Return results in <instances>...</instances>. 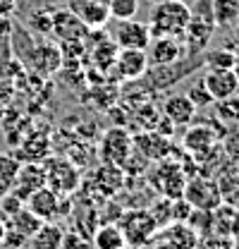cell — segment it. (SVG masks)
<instances>
[{
    "instance_id": "obj_36",
    "label": "cell",
    "mask_w": 239,
    "mask_h": 249,
    "mask_svg": "<svg viewBox=\"0 0 239 249\" xmlns=\"http://www.w3.org/2000/svg\"><path fill=\"white\" fill-rule=\"evenodd\" d=\"M232 53H235V58H237V62H239V43L235 46V48H232Z\"/></svg>"
},
{
    "instance_id": "obj_8",
    "label": "cell",
    "mask_w": 239,
    "mask_h": 249,
    "mask_svg": "<svg viewBox=\"0 0 239 249\" xmlns=\"http://www.w3.org/2000/svg\"><path fill=\"white\" fill-rule=\"evenodd\" d=\"M43 168H46V185L53 192H58L60 196L74 192L79 185V170L67 158H51Z\"/></svg>"
},
{
    "instance_id": "obj_1",
    "label": "cell",
    "mask_w": 239,
    "mask_h": 249,
    "mask_svg": "<svg viewBox=\"0 0 239 249\" xmlns=\"http://www.w3.org/2000/svg\"><path fill=\"white\" fill-rule=\"evenodd\" d=\"M191 19V5L187 0H163L155 2L149 15V31L151 38L158 36H175L184 41V31Z\"/></svg>"
},
{
    "instance_id": "obj_23",
    "label": "cell",
    "mask_w": 239,
    "mask_h": 249,
    "mask_svg": "<svg viewBox=\"0 0 239 249\" xmlns=\"http://www.w3.org/2000/svg\"><path fill=\"white\" fill-rule=\"evenodd\" d=\"M215 27H232L239 22V0H210Z\"/></svg>"
},
{
    "instance_id": "obj_13",
    "label": "cell",
    "mask_w": 239,
    "mask_h": 249,
    "mask_svg": "<svg viewBox=\"0 0 239 249\" xmlns=\"http://www.w3.org/2000/svg\"><path fill=\"white\" fill-rule=\"evenodd\" d=\"M160 242L170 249H196L199 247V232L191 228V223L172 220L165 228H160Z\"/></svg>"
},
{
    "instance_id": "obj_7",
    "label": "cell",
    "mask_w": 239,
    "mask_h": 249,
    "mask_svg": "<svg viewBox=\"0 0 239 249\" xmlns=\"http://www.w3.org/2000/svg\"><path fill=\"white\" fill-rule=\"evenodd\" d=\"M153 187L168 196V199H182L184 196V187H187V178H184V170L179 163H170V160H163L160 165H155L153 170V178H149Z\"/></svg>"
},
{
    "instance_id": "obj_9",
    "label": "cell",
    "mask_w": 239,
    "mask_h": 249,
    "mask_svg": "<svg viewBox=\"0 0 239 249\" xmlns=\"http://www.w3.org/2000/svg\"><path fill=\"white\" fill-rule=\"evenodd\" d=\"M115 79L120 82H137L146 74L149 70V55L146 51H139V48H120L118 55H115Z\"/></svg>"
},
{
    "instance_id": "obj_24",
    "label": "cell",
    "mask_w": 239,
    "mask_h": 249,
    "mask_svg": "<svg viewBox=\"0 0 239 249\" xmlns=\"http://www.w3.org/2000/svg\"><path fill=\"white\" fill-rule=\"evenodd\" d=\"M213 132H210L206 124H196V127H189V132H187V137H184V144H187V149L189 151H194V154H206L210 146H213Z\"/></svg>"
},
{
    "instance_id": "obj_38",
    "label": "cell",
    "mask_w": 239,
    "mask_h": 249,
    "mask_svg": "<svg viewBox=\"0 0 239 249\" xmlns=\"http://www.w3.org/2000/svg\"><path fill=\"white\" fill-rule=\"evenodd\" d=\"M149 2H153V5H155V2H163V0H149Z\"/></svg>"
},
{
    "instance_id": "obj_34",
    "label": "cell",
    "mask_w": 239,
    "mask_h": 249,
    "mask_svg": "<svg viewBox=\"0 0 239 249\" xmlns=\"http://www.w3.org/2000/svg\"><path fill=\"white\" fill-rule=\"evenodd\" d=\"M15 10V0H0V15H10Z\"/></svg>"
},
{
    "instance_id": "obj_35",
    "label": "cell",
    "mask_w": 239,
    "mask_h": 249,
    "mask_svg": "<svg viewBox=\"0 0 239 249\" xmlns=\"http://www.w3.org/2000/svg\"><path fill=\"white\" fill-rule=\"evenodd\" d=\"M149 249H170V247H168V245H163V242H160V245H155V247H151V245H149Z\"/></svg>"
},
{
    "instance_id": "obj_17",
    "label": "cell",
    "mask_w": 239,
    "mask_h": 249,
    "mask_svg": "<svg viewBox=\"0 0 239 249\" xmlns=\"http://www.w3.org/2000/svg\"><path fill=\"white\" fill-rule=\"evenodd\" d=\"M201 79H204L208 93L213 96V101H222V98H230V96L239 93V79L235 77L232 70H220V72L206 70V74Z\"/></svg>"
},
{
    "instance_id": "obj_27",
    "label": "cell",
    "mask_w": 239,
    "mask_h": 249,
    "mask_svg": "<svg viewBox=\"0 0 239 249\" xmlns=\"http://www.w3.org/2000/svg\"><path fill=\"white\" fill-rule=\"evenodd\" d=\"M118 46L113 43V38L110 41H103L101 46H96L93 48V65L96 67H101V70H113V62H115V55H118Z\"/></svg>"
},
{
    "instance_id": "obj_32",
    "label": "cell",
    "mask_w": 239,
    "mask_h": 249,
    "mask_svg": "<svg viewBox=\"0 0 239 249\" xmlns=\"http://www.w3.org/2000/svg\"><path fill=\"white\" fill-rule=\"evenodd\" d=\"M12 84H10V79L7 77H0V106H5L7 101H10V96H12Z\"/></svg>"
},
{
    "instance_id": "obj_33",
    "label": "cell",
    "mask_w": 239,
    "mask_h": 249,
    "mask_svg": "<svg viewBox=\"0 0 239 249\" xmlns=\"http://www.w3.org/2000/svg\"><path fill=\"white\" fill-rule=\"evenodd\" d=\"M10 31H12V22H10V17H7V15H0V38H7V36H10Z\"/></svg>"
},
{
    "instance_id": "obj_21",
    "label": "cell",
    "mask_w": 239,
    "mask_h": 249,
    "mask_svg": "<svg viewBox=\"0 0 239 249\" xmlns=\"http://www.w3.org/2000/svg\"><path fill=\"white\" fill-rule=\"evenodd\" d=\"M93 245H96V249H124L127 240H124L122 228L118 223H103L93 235Z\"/></svg>"
},
{
    "instance_id": "obj_31",
    "label": "cell",
    "mask_w": 239,
    "mask_h": 249,
    "mask_svg": "<svg viewBox=\"0 0 239 249\" xmlns=\"http://www.w3.org/2000/svg\"><path fill=\"white\" fill-rule=\"evenodd\" d=\"M187 96L191 98V103L201 110V108H206V106H210V103H215L213 101V96L208 93V89H206V84H204V79H199L196 84H191L189 87V91H187Z\"/></svg>"
},
{
    "instance_id": "obj_11",
    "label": "cell",
    "mask_w": 239,
    "mask_h": 249,
    "mask_svg": "<svg viewBox=\"0 0 239 249\" xmlns=\"http://www.w3.org/2000/svg\"><path fill=\"white\" fill-rule=\"evenodd\" d=\"M67 7L89 27L98 29L110 22V0H69Z\"/></svg>"
},
{
    "instance_id": "obj_4",
    "label": "cell",
    "mask_w": 239,
    "mask_h": 249,
    "mask_svg": "<svg viewBox=\"0 0 239 249\" xmlns=\"http://www.w3.org/2000/svg\"><path fill=\"white\" fill-rule=\"evenodd\" d=\"M132 151H134V139H132V134L124 127L108 129L103 134V139H101V160L103 163L122 168L124 160L132 156Z\"/></svg>"
},
{
    "instance_id": "obj_12",
    "label": "cell",
    "mask_w": 239,
    "mask_h": 249,
    "mask_svg": "<svg viewBox=\"0 0 239 249\" xmlns=\"http://www.w3.org/2000/svg\"><path fill=\"white\" fill-rule=\"evenodd\" d=\"M46 187V168L38 165L36 160L34 163H19V170H17V178H15V185H12V194H17L22 201H27L36 189Z\"/></svg>"
},
{
    "instance_id": "obj_25",
    "label": "cell",
    "mask_w": 239,
    "mask_h": 249,
    "mask_svg": "<svg viewBox=\"0 0 239 249\" xmlns=\"http://www.w3.org/2000/svg\"><path fill=\"white\" fill-rule=\"evenodd\" d=\"M17 170H19V160L15 156L0 154V199L12 189L15 178H17Z\"/></svg>"
},
{
    "instance_id": "obj_15",
    "label": "cell",
    "mask_w": 239,
    "mask_h": 249,
    "mask_svg": "<svg viewBox=\"0 0 239 249\" xmlns=\"http://www.w3.org/2000/svg\"><path fill=\"white\" fill-rule=\"evenodd\" d=\"M53 34L60 41H84L91 29L72 12V10H55L53 17Z\"/></svg>"
},
{
    "instance_id": "obj_29",
    "label": "cell",
    "mask_w": 239,
    "mask_h": 249,
    "mask_svg": "<svg viewBox=\"0 0 239 249\" xmlns=\"http://www.w3.org/2000/svg\"><path fill=\"white\" fill-rule=\"evenodd\" d=\"M139 0H110V19H134Z\"/></svg>"
},
{
    "instance_id": "obj_6",
    "label": "cell",
    "mask_w": 239,
    "mask_h": 249,
    "mask_svg": "<svg viewBox=\"0 0 239 249\" xmlns=\"http://www.w3.org/2000/svg\"><path fill=\"white\" fill-rule=\"evenodd\" d=\"M110 38L118 48L146 51L151 43V31L149 24L139 19H115V27L110 29Z\"/></svg>"
},
{
    "instance_id": "obj_2",
    "label": "cell",
    "mask_w": 239,
    "mask_h": 249,
    "mask_svg": "<svg viewBox=\"0 0 239 249\" xmlns=\"http://www.w3.org/2000/svg\"><path fill=\"white\" fill-rule=\"evenodd\" d=\"M213 31H215V19H213L210 0H196L191 5V19H189L187 31H184L187 55H201L208 46Z\"/></svg>"
},
{
    "instance_id": "obj_5",
    "label": "cell",
    "mask_w": 239,
    "mask_h": 249,
    "mask_svg": "<svg viewBox=\"0 0 239 249\" xmlns=\"http://www.w3.org/2000/svg\"><path fill=\"white\" fill-rule=\"evenodd\" d=\"M184 199L196 211H213L222 204V189L215 180L208 178H194L184 187Z\"/></svg>"
},
{
    "instance_id": "obj_22",
    "label": "cell",
    "mask_w": 239,
    "mask_h": 249,
    "mask_svg": "<svg viewBox=\"0 0 239 249\" xmlns=\"http://www.w3.org/2000/svg\"><path fill=\"white\" fill-rule=\"evenodd\" d=\"M41 223H43V220H38L27 206H22L15 216L7 218V225H5V228H10V230H15L17 235H22V237L31 240V235L41 228Z\"/></svg>"
},
{
    "instance_id": "obj_16",
    "label": "cell",
    "mask_w": 239,
    "mask_h": 249,
    "mask_svg": "<svg viewBox=\"0 0 239 249\" xmlns=\"http://www.w3.org/2000/svg\"><path fill=\"white\" fill-rule=\"evenodd\" d=\"M196 113H199V108L191 103V98H189L187 93H172V96H168L165 103H163V118H165L168 123H172L175 127L189 124L196 118Z\"/></svg>"
},
{
    "instance_id": "obj_28",
    "label": "cell",
    "mask_w": 239,
    "mask_h": 249,
    "mask_svg": "<svg viewBox=\"0 0 239 249\" xmlns=\"http://www.w3.org/2000/svg\"><path fill=\"white\" fill-rule=\"evenodd\" d=\"M53 17H55V10L53 7H41L36 12H31L29 24L36 34H53Z\"/></svg>"
},
{
    "instance_id": "obj_3",
    "label": "cell",
    "mask_w": 239,
    "mask_h": 249,
    "mask_svg": "<svg viewBox=\"0 0 239 249\" xmlns=\"http://www.w3.org/2000/svg\"><path fill=\"white\" fill-rule=\"evenodd\" d=\"M122 228V235L127 240V247H149L151 240L155 237L158 232V225L155 220L151 218L149 211H129L120 218L118 223Z\"/></svg>"
},
{
    "instance_id": "obj_10",
    "label": "cell",
    "mask_w": 239,
    "mask_h": 249,
    "mask_svg": "<svg viewBox=\"0 0 239 249\" xmlns=\"http://www.w3.org/2000/svg\"><path fill=\"white\" fill-rule=\"evenodd\" d=\"M146 55H149L151 67H160V65H170V62H177L182 58H187V48H184L182 38L158 36V38H151Z\"/></svg>"
},
{
    "instance_id": "obj_18",
    "label": "cell",
    "mask_w": 239,
    "mask_h": 249,
    "mask_svg": "<svg viewBox=\"0 0 239 249\" xmlns=\"http://www.w3.org/2000/svg\"><path fill=\"white\" fill-rule=\"evenodd\" d=\"M132 139H134V149L141 156H146L149 160L165 158L170 154V137H165V134H160L155 129L153 132H141V134H137Z\"/></svg>"
},
{
    "instance_id": "obj_19",
    "label": "cell",
    "mask_w": 239,
    "mask_h": 249,
    "mask_svg": "<svg viewBox=\"0 0 239 249\" xmlns=\"http://www.w3.org/2000/svg\"><path fill=\"white\" fill-rule=\"evenodd\" d=\"M62 240H65L62 228L55 225L53 220H46V223H41V228L31 235L29 245H31V249H62Z\"/></svg>"
},
{
    "instance_id": "obj_30",
    "label": "cell",
    "mask_w": 239,
    "mask_h": 249,
    "mask_svg": "<svg viewBox=\"0 0 239 249\" xmlns=\"http://www.w3.org/2000/svg\"><path fill=\"white\" fill-rule=\"evenodd\" d=\"M215 108H218V115L227 123H239V96H230V98H222V101H215Z\"/></svg>"
},
{
    "instance_id": "obj_14",
    "label": "cell",
    "mask_w": 239,
    "mask_h": 249,
    "mask_svg": "<svg viewBox=\"0 0 239 249\" xmlns=\"http://www.w3.org/2000/svg\"><path fill=\"white\" fill-rule=\"evenodd\" d=\"M24 206H27L38 220H43V223H46V220H53L58 213H62V209H60V194L53 192L48 185L36 189L29 199L24 201Z\"/></svg>"
},
{
    "instance_id": "obj_37",
    "label": "cell",
    "mask_w": 239,
    "mask_h": 249,
    "mask_svg": "<svg viewBox=\"0 0 239 249\" xmlns=\"http://www.w3.org/2000/svg\"><path fill=\"white\" fill-rule=\"evenodd\" d=\"M232 72H235V77H237V79H239V62H237V65H235V70H232Z\"/></svg>"
},
{
    "instance_id": "obj_26",
    "label": "cell",
    "mask_w": 239,
    "mask_h": 249,
    "mask_svg": "<svg viewBox=\"0 0 239 249\" xmlns=\"http://www.w3.org/2000/svg\"><path fill=\"white\" fill-rule=\"evenodd\" d=\"M235 65H237V58L227 48H215V51H208L204 55V67L206 70H215V72H220V70H235Z\"/></svg>"
},
{
    "instance_id": "obj_20",
    "label": "cell",
    "mask_w": 239,
    "mask_h": 249,
    "mask_svg": "<svg viewBox=\"0 0 239 249\" xmlns=\"http://www.w3.org/2000/svg\"><path fill=\"white\" fill-rule=\"evenodd\" d=\"M124 170L118 165H110V163H103L96 175H93V185L101 189V194H115L118 189H122L124 185Z\"/></svg>"
},
{
    "instance_id": "obj_39",
    "label": "cell",
    "mask_w": 239,
    "mask_h": 249,
    "mask_svg": "<svg viewBox=\"0 0 239 249\" xmlns=\"http://www.w3.org/2000/svg\"><path fill=\"white\" fill-rule=\"evenodd\" d=\"M58 2H69V0H58Z\"/></svg>"
}]
</instances>
